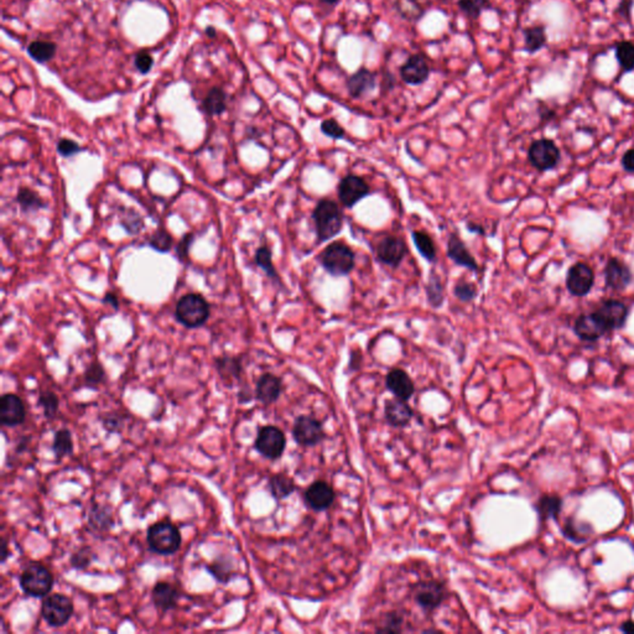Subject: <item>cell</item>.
<instances>
[{"label":"cell","instance_id":"1","mask_svg":"<svg viewBox=\"0 0 634 634\" xmlns=\"http://www.w3.org/2000/svg\"><path fill=\"white\" fill-rule=\"evenodd\" d=\"M316 235L319 241H327L340 235L343 227V216L338 203L324 198L320 200L312 212Z\"/></svg>","mask_w":634,"mask_h":634},{"label":"cell","instance_id":"2","mask_svg":"<svg viewBox=\"0 0 634 634\" xmlns=\"http://www.w3.org/2000/svg\"><path fill=\"white\" fill-rule=\"evenodd\" d=\"M322 268L332 276H347L356 265V254L343 241H333L320 255Z\"/></svg>","mask_w":634,"mask_h":634},{"label":"cell","instance_id":"3","mask_svg":"<svg viewBox=\"0 0 634 634\" xmlns=\"http://www.w3.org/2000/svg\"><path fill=\"white\" fill-rule=\"evenodd\" d=\"M146 540L150 550L159 555H171L181 546V534L176 525L168 521L154 523L148 529Z\"/></svg>","mask_w":634,"mask_h":634},{"label":"cell","instance_id":"4","mask_svg":"<svg viewBox=\"0 0 634 634\" xmlns=\"http://www.w3.org/2000/svg\"><path fill=\"white\" fill-rule=\"evenodd\" d=\"M175 316L181 325L197 328L208 320L209 305L200 294H186L176 303Z\"/></svg>","mask_w":634,"mask_h":634},{"label":"cell","instance_id":"5","mask_svg":"<svg viewBox=\"0 0 634 634\" xmlns=\"http://www.w3.org/2000/svg\"><path fill=\"white\" fill-rule=\"evenodd\" d=\"M20 587L31 597H46L54 587V576L42 564L31 562L20 575Z\"/></svg>","mask_w":634,"mask_h":634},{"label":"cell","instance_id":"6","mask_svg":"<svg viewBox=\"0 0 634 634\" xmlns=\"http://www.w3.org/2000/svg\"><path fill=\"white\" fill-rule=\"evenodd\" d=\"M41 615L50 627H62L72 617V601L61 594L47 596L41 606Z\"/></svg>","mask_w":634,"mask_h":634},{"label":"cell","instance_id":"7","mask_svg":"<svg viewBox=\"0 0 634 634\" xmlns=\"http://www.w3.org/2000/svg\"><path fill=\"white\" fill-rule=\"evenodd\" d=\"M285 445H287L285 435L279 427H262L259 430L258 436L255 438V443H254L259 454L269 460L279 459L285 450Z\"/></svg>","mask_w":634,"mask_h":634},{"label":"cell","instance_id":"8","mask_svg":"<svg viewBox=\"0 0 634 634\" xmlns=\"http://www.w3.org/2000/svg\"><path fill=\"white\" fill-rule=\"evenodd\" d=\"M528 159L534 168L546 171L557 165L560 160V150L550 139H539L529 148Z\"/></svg>","mask_w":634,"mask_h":634},{"label":"cell","instance_id":"9","mask_svg":"<svg viewBox=\"0 0 634 634\" xmlns=\"http://www.w3.org/2000/svg\"><path fill=\"white\" fill-rule=\"evenodd\" d=\"M371 195V187L365 182V179L347 175L338 184V198L342 206L352 208L362 201L363 198Z\"/></svg>","mask_w":634,"mask_h":634},{"label":"cell","instance_id":"10","mask_svg":"<svg viewBox=\"0 0 634 634\" xmlns=\"http://www.w3.org/2000/svg\"><path fill=\"white\" fill-rule=\"evenodd\" d=\"M408 254L405 241L395 236H387L377 246V259L390 268H398Z\"/></svg>","mask_w":634,"mask_h":634},{"label":"cell","instance_id":"11","mask_svg":"<svg viewBox=\"0 0 634 634\" xmlns=\"http://www.w3.org/2000/svg\"><path fill=\"white\" fill-rule=\"evenodd\" d=\"M595 283L594 271L587 264L578 263L573 265L566 276V287L573 296L587 295Z\"/></svg>","mask_w":634,"mask_h":634},{"label":"cell","instance_id":"12","mask_svg":"<svg viewBox=\"0 0 634 634\" xmlns=\"http://www.w3.org/2000/svg\"><path fill=\"white\" fill-rule=\"evenodd\" d=\"M594 314L599 317V320L608 331H613L622 328L624 326L628 317V309L624 303L618 300H607L602 303Z\"/></svg>","mask_w":634,"mask_h":634},{"label":"cell","instance_id":"13","mask_svg":"<svg viewBox=\"0 0 634 634\" xmlns=\"http://www.w3.org/2000/svg\"><path fill=\"white\" fill-rule=\"evenodd\" d=\"M26 410L17 394L6 393L0 399V422L4 427H17L25 421Z\"/></svg>","mask_w":634,"mask_h":634},{"label":"cell","instance_id":"14","mask_svg":"<svg viewBox=\"0 0 634 634\" xmlns=\"http://www.w3.org/2000/svg\"><path fill=\"white\" fill-rule=\"evenodd\" d=\"M403 82L410 86H420L425 84L430 77V68L427 58L421 54H415L406 60L404 65L399 68Z\"/></svg>","mask_w":634,"mask_h":634},{"label":"cell","instance_id":"15","mask_svg":"<svg viewBox=\"0 0 634 634\" xmlns=\"http://www.w3.org/2000/svg\"><path fill=\"white\" fill-rule=\"evenodd\" d=\"M447 594L443 585L436 581H429L418 586L415 592L416 603L424 611H435L446 600Z\"/></svg>","mask_w":634,"mask_h":634},{"label":"cell","instance_id":"16","mask_svg":"<svg viewBox=\"0 0 634 634\" xmlns=\"http://www.w3.org/2000/svg\"><path fill=\"white\" fill-rule=\"evenodd\" d=\"M292 435L296 443L303 446H312L320 443L324 436L320 421L311 416H300L292 427Z\"/></svg>","mask_w":634,"mask_h":634},{"label":"cell","instance_id":"17","mask_svg":"<svg viewBox=\"0 0 634 634\" xmlns=\"http://www.w3.org/2000/svg\"><path fill=\"white\" fill-rule=\"evenodd\" d=\"M303 500L311 509L316 512L326 511L335 500V492L328 483L317 481L306 489Z\"/></svg>","mask_w":634,"mask_h":634},{"label":"cell","instance_id":"18","mask_svg":"<svg viewBox=\"0 0 634 634\" xmlns=\"http://www.w3.org/2000/svg\"><path fill=\"white\" fill-rule=\"evenodd\" d=\"M376 86V73L365 68H360L358 71L352 73L346 82L348 95L354 100L365 97L367 93L374 90Z\"/></svg>","mask_w":634,"mask_h":634},{"label":"cell","instance_id":"19","mask_svg":"<svg viewBox=\"0 0 634 634\" xmlns=\"http://www.w3.org/2000/svg\"><path fill=\"white\" fill-rule=\"evenodd\" d=\"M573 330L583 341H589V342L597 341L601 337L605 336L607 332H610L594 312L589 315H581L580 317H578V320L575 321Z\"/></svg>","mask_w":634,"mask_h":634},{"label":"cell","instance_id":"20","mask_svg":"<svg viewBox=\"0 0 634 634\" xmlns=\"http://www.w3.org/2000/svg\"><path fill=\"white\" fill-rule=\"evenodd\" d=\"M447 257L460 267H463L471 271H478V264L476 259L468 251L466 244L456 233L450 235L449 241H447Z\"/></svg>","mask_w":634,"mask_h":634},{"label":"cell","instance_id":"21","mask_svg":"<svg viewBox=\"0 0 634 634\" xmlns=\"http://www.w3.org/2000/svg\"><path fill=\"white\" fill-rule=\"evenodd\" d=\"M605 278L607 285L615 290H624L633 279L628 267L617 258L608 260L605 268Z\"/></svg>","mask_w":634,"mask_h":634},{"label":"cell","instance_id":"22","mask_svg":"<svg viewBox=\"0 0 634 634\" xmlns=\"http://www.w3.org/2000/svg\"><path fill=\"white\" fill-rule=\"evenodd\" d=\"M281 379L271 373H265L259 378L255 388V398L265 405L273 404L281 394Z\"/></svg>","mask_w":634,"mask_h":634},{"label":"cell","instance_id":"23","mask_svg":"<svg viewBox=\"0 0 634 634\" xmlns=\"http://www.w3.org/2000/svg\"><path fill=\"white\" fill-rule=\"evenodd\" d=\"M387 387L398 399L408 402L414 394V383L403 370H392L388 373Z\"/></svg>","mask_w":634,"mask_h":634},{"label":"cell","instance_id":"24","mask_svg":"<svg viewBox=\"0 0 634 634\" xmlns=\"http://www.w3.org/2000/svg\"><path fill=\"white\" fill-rule=\"evenodd\" d=\"M179 596V589L165 581L157 583L152 592L154 605L161 611H170L177 606Z\"/></svg>","mask_w":634,"mask_h":634},{"label":"cell","instance_id":"25","mask_svg":"<svg viewBox=\"0 0 634 634\" xmlns=\"http://www.w3.org/2000/svg\"><path fill=\"white\" fill-rule=\"evenodd\" d=\"M216 370L222 381L232 386L235 381H238L243 373V365L239 357L223 356L216 358Z\"/></svg>","mask_w":634,"mask_h":634},{"label":"cell","instance_id":"26","mask_svg":"<svg viewBox=\"0 0 634 634\" xmlns=\"http://www.w3.org/2000/svg\"><path fill=\"white\" fill-rule=\"evenodd\" d=\"M524 35V47L523 50L529 55H534L543 50L548 44V35L543 25H532L523 30Z\"/></svg>","mask_w":634,"mask_h":634},{"label":"cell","instance_id":"27","mask_svg":"<svg viewBox=\"0 0 634 634\" xmlns=\"http://www.w3.org/2000/svg\"><path fill=\"white\" fill-rule=\"evenodd\" d=\"M411 416L413 411L410 409L409 405L402 399L390 400L386 404V418L388 422L393 427H405L406 424H409Z\"/></svg>","mask_w":634,"mask_h":634},{"label":"cell","instance_id":"28","mask_svg":"<svg viewBox=\"0 0 634 634\" xmlns=\"http://www.w3.org/2000/svg\"><path fill=\"white\" fill-rule=\"evenodd\" d=\"M207 571L221 584H228L235 576V565L230 556H219L208 564Z\"/></svg>","mask_w":634,"mask_h":634},{"label":"cell","instance_id":"29","mask_svg":"<svg viewBox=\"0 0 634 634\" xmlns=\"http://www.w3.org/2000/svg\"><path fill=\"white\" fill-rule=\"evenodd\" d=\"M88 524L97 533L106 532L113 525L112 512L106 505H93L88 514Z\"/></svg>","mask_w":634,"mask_h":634},{"label":"cell","instance_id":"30","mask_svg":"<svg viewBox=\"0 0 634 634\" xmlns=\"http://www.w3.org/2000/svg\"><path fill=\"white\" fill-rule=\"evenodd\" d=\"M411 238L414 241L416 251L419 252L421 257L427 260L429 263H435L436 262V247L435 243L432 241L431 237L427 235L425 230H413Z\"/></svg>","mask_w":634,"mask_h":634},{"label":"cell","instance_id":"31","mask_svg":"<svg viewBox=\"0 0 634 634\" xmlns=\"http://www.w3.org/2000/svg\"><path fill=\"white\" fill-rule=\"evenodd\" d=\"M562 508V500L555 494L543 496L537 503V511L543 521L556 519Z\"/></svg>","mask_w":634,"mask_h":634},{"label":"cell","instance_id":"32","mask_svg":"<svg viewBox=\"0 0 634 634\" xmlns=\"http://www.w3.org/2000/svg\"><path fill=\"white\" fill-rule=\"evenodd\" d=\"M225 90L219 87H214L209 90L207 96L205 97L203 102V112L208 116H219L225 112L227 104H225Z\"/></svg>","mask_w":634,"mask_h":634},{"label":"cell","instance_id":"33","mask_svg":"<svg viewBox=\"0 0 634 634\" xmlns=\"http://www.w3.org/2000/svg\"><path fill=\"white\" fill-rule=\"evenodd\" d=\"M394 6L400 17L413 23H418L425 14L424 8L418 0H395Z\"/></svg>","mask_w":634,"mask_h":634},{"label":"cell","instance_id":"34","mask_svg":"<svg viewBox=\"0 0 634 634\" xmlns=\"http://www.w3.org/2000/svg\"><path fill=\"white\" fill-rule=\"evenodd\" d=\"M618 65L624 73L634 71V44L632 41H619L615 49Z\"/></svg>","mask_w":634,"mask_h":634},{"label":"cell","instance_id":"35","mask_svg":"<svg viewBox=\"0 0 634 634\" xmlns=\"http://www.w3.org/2000/svg\"><path fill=\"white\" fill-rule=\"evenodd\" d=\"M51 449L56 456V459H63L66 456L72 455L73 440L71 431L68 429H61L56 431Z\"/></svg>","mask_w":634,"mask_h":634},{"label":"cell","instance_id":"36","mask_svg":"<svg viewBox=\"0 0 634 634\" xmlns=\"http://www.w3.org/2000/svg\"><path fill=\"white\" fill-rule=\"evenodd\" d=\"M427 303L434 309H438L443 306L445 289H443V281L435 271H432L429 278V283L427 285Z\"/></svg>","mask_w":634,"mask_h":634},{"label":"cell","instance_id":"37","mask_svg":"<svg viewBox=\"0 0 634 634\" xmlns=\"http://www.w3.org/2000/svg\"><path fill=\"white\" fill-rule=\"evenodd\" d=\"M269 489L270 493L273 494L274 498L283 500L294 492L295 486H294V481L289 476L278 473L270 477Z\"/></svg>","mask_w":634,"mask_h":634},{"label":"cell","instance_id":"38","mask_svg":"<svg viewBox=\"0 0 634 634\" xmlns=\"http://www.w3.org/2000/svg\"><path fill=\"white\" fill-rule=\"evenodd\" d=\"M17 201L19 203V206L25 212H34V211H38L40 208H44L46 206L44 200L36 192L30 190L28 187L19 189Z\"/></svg>","mask_w":634,"mask_h":634},{"label":"cell","instance_id":"39","mask_svg":"<svg viewBox=\"0 0 634 634\" xmlns=\"http://www.w3.org/2000/svg\"><path fill=\"white\" fill-rule=\"evenodd\" d=\"M564 534L566 538L573 540L575 543H584L591 537L592 528L589 524L585 525V523H580L570 518L565 523Z\"/></svg>","mask_w":634,"mask_h":634},{"label":"cell","instance_id":"40","mask_svg":"<svg viewBox=\"0 0 634 634\" xmlns=\"http://www.w3.org/2000/svg\"><path fill=\"white\" fill-rule=\"evenodd\" d=\"M29 55L36 62L50 61L56 54V44L51 41H34L28 47Z\"/></svg>","mask_w":634,"mask_h":634},{"label":"cell","instance_id":"41","mask_svg":"<svg viewBox=\"0 0 634 634\" xmlns=\"http://www.w3.org/2000/svg\"><path fill=\"white\" fill-rule=\"evenodd\" d=\"M254 260H255V264L258 265L259 268H262V269L265 271V274L269 276L271 280L276 281V283H280V276L278 274L276 267H274V264H273L271 251H270L269 247L262 246V247L258 248L257 252H255Z\"/></svg>","mask_w":634,"mask_h":634},{"label":"cell","instance_id":"42","mask_svg":"<svg viewBox=\"0 0 634 634\" xmlns=\"http://www.w3.org/2000/svg\"><path fill=\"white\" fill-rule=\"evenodd\" d=\"M457 6L461 13H463L466 17L473 20L481 17L484 10L492 8L489 0H459Z\"/></svg>","mask_w":634,"mask_h":634},{"label":"cell","instance_id":"43","mask_svg":"<svg viewBox=\"0 0 634 634\" xmlns=\"http://www.w3.org/2000/svg\"><path fill=\"white\" fill-rule=\"evenodd\" d=\"M84 383L87 387L96 389L100 387L102 383L106 381V371L103 365L98 362H93L92 365H88V368L84 372Z\"/></svg>","mask_w":634,"mask_h":634},{"label":"cell","instance_id":"44","mask_svg":"<svg viewBox=\"0 0 634 634\" xmlns=\"http://www.w3.org/2000/svg\"><path fill=\"white\" fill-rule=\"evenodd\" d=\"M38 403H39V406H41V409L44 410V414L47 419H52L56 416L58 404H60L56 394L52 393L50 390L41 392Z\"/></svg>","mask_w":634,"mask_h":634},{"label":"cell","instance_id":"45","mask_svg":"<svg viewBox=\"0 0 634 634\" xmlns=\"http://www.w3.org/2000/svg\"><path fill=\"white\" fill-rule=\"evenodd\" d=\"M173 237L165 230H157L149 237V246L160 253H166L173 248Z\"/></svg>","mask_w":634,"mask_h":634},{"label":"cell","instance_id":"46","mask_svg":"<svg viewBox=\"0 0 634 634\" xmlns=\"http://www.w3.org/2000/svg\"><path fill=\"white\" fill-rule=\"evenodd\" d=\"M95 559H96V554L90 550L88 546H84V548H81L79 550L73 553L72 555H71V559H70V564L74 569L84 570L86 567L90 566Z\"/></svg>","mask_w":634,"mask_h":634},{"label":"cell","instance_id":"47","mask_svg":"<svg viewBox=\"0 0 634 634\" xmlns=\"http://www.w3.org/2000/svg\"><path fill=\"white\" fill-rule=\"evenodd\" d=\"M454 294H455L456 298L462 303H471L477 296V287H475L472 283L460 281L456 284Z\"/></svg>","mask_w":634,"mask_h":634},{"label":"cell","instance_id":"48","mask_svg":"<svg viewBox=\"0 0 634 634\" xmlns=\"http://www.w3.org/2000/svg\"><path fill=\"white\" fill-rule=\"evenodd\" d=\"M320 128L322 134H325L326 136L332 138V139H335V141L343 139L344 135H346V130H344V128H343L341 124L337 122L336 119H325V120L321 123Z\"/></svg>","mask_w":634,"mask_h":634},{"label":"cell","instance_id":"49","mask_svg":"<svg viewBox=\"0 0 634 634\" xmlns=\"http://www.w3.org/2000/svg\"><path fill=\"white\" fill-rule=\"evenodd\" d=\"M403 617L398 613H390L384 621V626L377 629L378 632H402L403 631Z\"/></svg>","mask_w":634,"mask_h":634},{"label":"cell","instance_id":"50","mask_svg":"<svg viewBox=\"0 0 634 634\" xmlns=\"http://www.w3.org/2000/svg\"><path fill=\"white\" fill-rule=\"evenodd\" d=\"M81 150L79 144L71 139H61L57 144V152L63 157H73Z\"/></svg>","mask_w":634,"mask_h":634},{"label":"cell","instance_id":"51","mask_svg":"<svg viewBox=\"0 0 634 634\" xmlns=\"http://www.w3.org/2000/svg\"><path fill=\"white\" fill-rule=\"evenodd\" d=\"M135 68L141 73L149 72L152 70V65H154V58H152V55H149L148 52H141L138 54L136 57H135Z\"/></svg>","mask_w":634,"mask_h":634},{"label":"cell","instance_id":"52","mask_svg":"<svg viewBox=\"0 0 634 634\" xmlns=\"http://www.w3.org/2000/svg\"><path fill=\"white\" fill-rule=\"evenodd\" d=\"M102 424L104 429L109 432H119L120 427H123L122 418L117 414H108L107 416L102 418Z\"/></svg>","mask_w":634,"mask_h":634},{"label":"cell","instance_id":"53","mask_svg":"<svg viewBox=\"0 0 634 634\" xmlns=\"http://www.w3.org/2000/svg\"><path fill=\"white\" fill-rule=\"evenodd\" d=\"M633 4V0H621L617 8H616V10H615L616 15L623 17V19H629Z\"/></svg>","mask_w":634,"mask_h":634},{"label":"cell","instance_id":"54","mask_svg":"<svg viewBox=\"0 0 634 634\" xmlns=\"http://www.w3.org/2000/svg\"><path fill=\"white\" fill-rule=\"evenodd\" d=\"M133 217V214H128V219H123V223L122 225L127 228L128 232H130L132 235H135L138 230H141L143 227V221H141V217L135 216L134 219H132Z\"/></svg>","mask_w":634,"mask_h":634},{"label":"cell","instance_id":"55","mask_svg":"<svg viewBox=\"0 0 634 634\" xmlns=\"http://www.w3.org/2000/svg\"><path fill=\"white\" fill-rule=\"evenodd\" d=\"M622 166L626 171L634 173V149H631L623 155Z\"/></svg>","mask_w":634,"mask_h":634},{"label":"cell","instance_id":"56","mask_svg":"<svg viewBox=\"0 0 634 634\" xmlns=\"http://www.w3.org/2000/svg\"><path fill=\"white\" fill-rule=\"evenodd\" d=\"M192 239H193V236H192V235H187V236L184 238V241H181L179 249H177V255H179L180 258H185L186 254L189 253V248L191 246Z\"/></svg>","mask_w":634,"mask_h":634},{"label":"cell","instance_id":"57","mask_svg":"<svg viewBox=\"0 0 634 634\" xmlns=\"http://www.w3.org/2000/svg\"><path fill=\"white\" fill-rule=\"evenodd\" d=\"M252 399L253 394L252 392L249 390V388H241V392L238 393V400H239V403H243V404H244V403L251 402Z\"/></svg>","mask_w":634,"mask_h":634},{"label":"cell","instance_id":"58","mask_svg":"<svg viewBox=\"0 0 634 634\" xmlns=\"http://www.w3.org/2000/svg\"><path fill=\"white\" fill-rule=\"evenodd\" d=\"M466 228L468 232L475 233V235H482V236H484V233H486V230H484L482 225H477V223H473V222H468Z\"/></svg>","mask_w":634,"mask_h":634},{"label":"cell","instance_id":"59","mask_svg":"<svg viewBox=\"0 0 634 634\" xmlns=\"http://www.w3.org/2000/svg\"><path fill=\"white\" fill-rule=\"evenodd\" d=\"M103 301H104L106 303H109V305H112L114 309H118V299H117V296H116L114 294H112V292H108L107 295H106V298H104V300H103Z\"/></svg>","mask_w":634,"mask_h":634},{"label":"cell","instance_id":"60","mask_svg":"<svg viewBox=\"0 0 634 634\" xmlns=\"http://www.w3.org/2000/svg\"><path fill=\"white\" fill-rule=\"evenodd\" d=\"M621 631L624 633L634 634V621H626L621 624Z\"/></svg>","mask_w":634,"mask_h":634},{"label":"cell","instance_id":"61","mask_svg":"<svg viewBox=\"0 0 634 634\" xmlns=\"http://www.w3.org/2000/svg\"><path fill=\"white\" fill-rule=\"evenodd\" d=\"M0 555H1V562H6V559L10 555L9 549H8V543L4 538L1 540V554Z\"/></svg>","mask_w":634,"mask_h":634},{"label":"cell","instance_id":"62","mask_svg":"<svg viewBox=\"0 0 634 634\" xmlns=\"http://www.w3.org/2000/svg\"><path fill=\"white\" fill-rule=\"evenodd\" d=\"M321 3H324L326 6H335L340 3V0H320Z\"/></svg>","mask_w":634,"mask_h":634},{"label":"cell","instance_id":"63","mask_svg":"<svg viewBox=\"0 0 634 634\" xmlns=\"http://www.w3.org/2000/svg\"><path fill=\"white\" fill-rule=\"evenodd\" d=\"M206 33H207V35H209L211 38L216 36V30H214V28H212V26H208V28L206 29Z\"/></svg>","mask_w":634,"mask_h":634}]
</instances>
